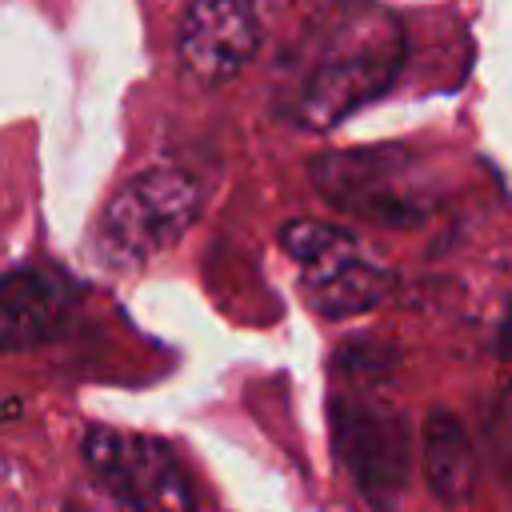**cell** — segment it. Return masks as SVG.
Returning <instances> with one entry per match:
<instances>
[{"mask_svg": "<svg viewBox=\"0 0 512 512\" xmlns=\"http://www.w3.org/2000/svg\"><path fill=\"white\" fill-rule=\"evenodd\" d=\"M316 192L380 228H416L436 212V188L420 156L400 144L336 148L308 160Z\"/></svg>", "mask_w": 512, "mask_h": 512, "instance_id": "obj_2", "label": "cell"}, {"mask_svg": "<svg viewBox=\"0 0 512 512\" xmlns=\"http://www.w3.org/2000/svg\"><path fill=\"white\" fill-rule=\"evenodd\" d=\"M76 512H80V508H76Z\"/></svg>", "mask_w": 512, "mask_h": 512, "instance_id": "obj_10", "label": "cell"}, {"mask_svg": "<svg viewBox=\"0 0 512 512\" xmlns=\"http://www.w3.org/2000/svg\"><path fill=\"white\" fill-rule=\"evenodd\" d=\"M72 308V284L40 264L12 268L0 276V348H32L52 340Z\"/></svg>", "mask_w": 512, "mask_h": 512, "instance_id": "obj_8", "label": "cell"}, {"mask_svg": "<svg viewBox=\"0 0 512 512\" xmlns=\"http://www.w3.org/2000/svg\"><path fill=\"white\" fill-rule=\"evenodd\" d=\"M84 464L128 512H196L184 464L156 436L92 428L84 436Z\"/></svg>", "mask_w": 512, "mask_h": 512, "instance_id": "obj_6", "label": "cell"}, {"mask_svg": "<svg viewBox=\"0 0 512 512\" xmlns=\"http://www.w3.org/2000/svg\"><path fill=\"white\" fill-rule=\"evenodd\" d=\"M332 448L352 488L372 512H392L408 484L412 432L404 412L380 396V384H344L332 392Z\"/></svg>", "mask_w": 512, "mask_h": 512, "instance_id": "obj_3", "label": "cell"}, {"mask_svg": "<svg viewBox=\"0 0 512 512\" xmlns=\"http://www.w3.org/2000/svg\"><path fill=\"white\" fill-rule=\"evenodd\" d=\"M260 48V20L252 0H192L180 20L176 56L200 84H224L248 68Z\"/></svg>", "mask_w": 512, "mask_h": 512, "instance_id": "obj_7", "label": "cell"}, {"mask_svg": "<svg viewBox=\"0 0 512 512\" xmlns=\"http://www.w3.org/2000/svg\"><path fill=\"white\" fill-rule=\"evenodd\" d=\"M424 476L444 504H460L472 488V448L452 412H432L424 420Z\"/></svg>", "mask_w": 512, "mask_h": 512, "instance_id": "obj_9", "label": "cell"}, {"mask_svg": "<svg viewBox=\"0 0 512 512\" xmlns=\"http://www.w3.org/2000/svg\"><path fill=\"white\" fill-rule=\"evenodd\" d=\"M200 216V188L180 168H156L124 184L100 224H96V256L108 268H136L156 252L172 248L192 220Z\"/></svg>", "mask_w": 512, "mask_h": 512, "instance_id": "obj_4", "label": "cell"}, {"mask_svg": "<svg viewBox=\"0 0 512 512\" xmlns=\"http://www.w3.org/2000/svg\"><path fill=\"white\" fill-rule=\"evenodd\" d=\"M280 244L300 268L308 304L328 320L368 312L392 292V272L336 224L292 220L280 228Z\"/></svg>", "mask_w": 512, "mask_h": 512, "instance_id": "obj_5", "label": "cell"}, {"mask_svg": "<svg viewBox=\"0 0 512 512\" xmlns=\"http://www.w3.org/2000/svg\"><path fill=\"white\" fill-rule=\"evenodd\" d=\"M404 60L400 20L384 8H344L324 16L292 56L284 80V112L308 128L324 132L340 124L360 104L376 100Z\"/></svg>", "mask_w": 512, "mask_h": 512, "instance_id": "obj_1", "label": "cell"}]
</instances>
